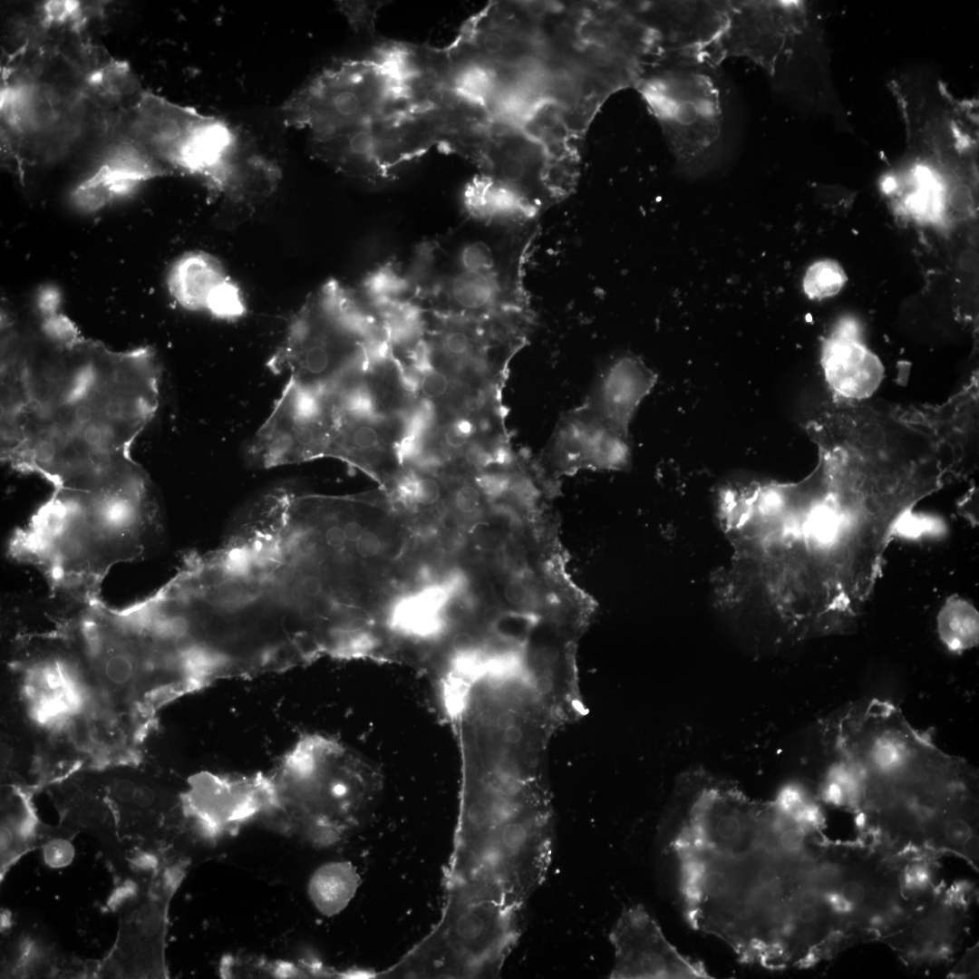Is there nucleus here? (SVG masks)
<instances>
[{"label":"nucleus","mask_w":979,"mask_h":979,"mask_svg":"<svg viewBox=\"0 0 979 979\" xmlns=\"http://www.w3.org/2000/svg\"><path fill=\"white\" fill-rule=\"evenodd\" d=\"M552 681L547 675L539 676L536 681V689L541 694H548L552 690Z\"/></svg>","instance_id":"c9c22d12"},{"label":"nucleus","mask_w":979,"mask_h":979,"mask_svg":"<svg viewBox=\"0 0 979 979\" xmlns=\"http://www.w3.org/2000/svg\"><path fill=\"white\" fill-rule=\"evenodd\" d=\"M538 230L537 219L465 212L419 243L405 266L382 268L393 290L422 311L469 319L530 315L524 275Z\"/></svg>","instance_id":"39448f33"},{"label":"nucleus","mask_w":979,"mask_h":979,"mask_svg":"<svg viewBox=\"0 0 979 979\" xmlns=\"http://www.w3.org/2000/svg\"><path fill=\"white\" fill-rule=\"evenodd\" d=\"M553 830L544 798L524 777L470 780L452 871L480 886L527 891L544 881Z\"/></svg>","instance_id":"423d86ee"},{"label":"nucleus","mask_w":979,"mask_h":979,"mask_svg":"<svg viewBox=\"0 0 979 979\" xmlns=\"http://www.w3.org/2000/svg\"><path fill=\"white\" fill-rule=\"evenodd\" d=\"M483 494L485 491L479 482L464 483L455 492V506L463 514H473L480 508Z\"/></svg>","instance_id":"c85d7f7f"},{"label":"nucleus","mask_w":979,"mask_h":979,"mask_svg":"<svg viewBox=\"0 0 979 979\" xmlns=\"http://www.w3.org/2000/svg\"><path fill=\"white\" fill-rule=\"evenodd\" d=\"M207 312L217 318L234 320L242 317L246 305L239 287L228 278L210 298Z\"/></svg>","instance_id":"393cba45"},{"label":"nucleus","mask_w":979,"mask_h":979,"mask_svg":"<svg viewBox=\"0 0 979 979\" xmlns=\"http://www.w3.org/2000/svg\"><path fill=\"white\" fill-rule=\"evenodd\" d=\"M441 487L434 479L420 478L412 483V496L423 506L436 503L441 498Z\"/></svg>","instance_id":"7c9ffc66"},{"label":"nucleus","mask_w":979,"mask_h":979,"mask_svg":"<svg viewBox=\"0 0 979 979\" xmlns=\"http://www.w3.org/2000/svg\"><path fill=\"white\" fill-rule=\"evenodd\" d=\"M383 5V2H346L341 4L342 10L345 13L353 26L356 30H366L370 34L374 33L376 13Z\"/></svg>","instance_id":"cd10ccee"},{"label":"nucleus","mask_w":979,"mask_h":979,"mask_svg":"<svg viewBox=\"0 0 979 979\" xmlns=\"http://www.w3.org/2000/svg\"><path fill=\"white\" fill-rule=\"evenodd\" d=\"M809 5L796 1H730L727 24L704 52L720 64L742 57L778 78L813 34Z\"/></svg>","instance_id":"f8f14e48"},{"label":"nucleus","mask_w":979,"mask_h":979,"mask_svg":"<svg viewBox=\"0 0 979 979\" xmlns=\"http://www.w3.org/2000/svg\"><path fill=\"white\" fill-rule=\"evenodd\" d=\"M160 529L150 480L137 463L86 483L53 488L15 530L8 554L42 575L50 596L87 602L101 598L111 569L141 557Z\"/></svg>","instance_id":"20e7f679"},{"label":"nucleus","mask_w":979,"mask_h":979,"mask_svg":"<svg viewBox=\"0 0 979 979\" xmlns=\"http://www.w3.org/2000/svg\"><path fill=\"white\" fill-rule=\"evenodd\" d=\"M659 53H703L724 30L730 1H635ZM658 53V54H659Z\"/></svg>","instance_id":"f3484780"},{"label":"nucleus","mask_w":979,"mask_h":979,"mask_svg":"<svg viewBox=\"0 0 979 979\" xmlns=\"http://www.w3.org/2000/svg\"><path fill=\"white\" fill-rule=\"evenodd\" d=\"M609 940L615 948L610 978H711L704 965L680 954L641 905L623 910Z\"/></svg>","instance_id":"2eb2a0df"},{"label":"nucleus","mask_w":979,"mask_h":979,"mask_svg":"<svg viewBox=\"0 0 979 979\" xmlns=\"http://www.w3.org/2000/svg\"><path fill=\"white\" fill-rule=\"evenodd\" d=\"M655 382V373L639 357L624 354L601 371L584 404L628 435L634 414Z\"/></svg>","instance_id":"aec40b11"},{"label":"nucleus","mask_w":979,"mask_h":979,"mask_svg":"<svg viewBox=\"0 0 979 979\" xmlns=\"http://www.w3.org/2000/svg\"><path fill=\"white\" fill-rule=\"evenodd\" d=\"M44 336L46 348L10 342L2 355L4 461L53 488L133 462L131 446L159 406L155 354Z\"/></svg>","instance_id":"7ed1b4c3"},{"label":"nucleus","mask_w":979,"mask_h":979,"mask_svg":"<svg viewBox=\"0 0 979 979\" xmlns=\"http://www.w3.org/2000/svg\"><path fill=\"white\" fill-rule=\"evenodd\" d=\"M372 790L360 759L331 739L307 735L284 757L272 798L307 817L335 822L363 810Z\"/></svg>","instance_id":"9d476101"},{"label":"nucleus","mask_w":979,"mask_h":979,"mask_svg":"<svg viewBox=\"0 0 979 979\" xmlns=\"http://www.w3.org/2000/svg\"><path fill=\"white\" fill-rule=\"evenodd\" d=\"M381 548V541L378 536L373 532H363L359 539L355 542V550L363 557H372L375 556Z\"/></svg>","instance_id":"473e14b6"},{"label":"nucleus","mask_w":979,"mask_h":979,"mask_svg":"<svg viewBox=\"0 0 979 979\" xmlns=\"http://www.w3.org/2000/svg\"><path fill=\"white\" fill-rule=\"evenodd\" d=\"M157 885L142 881L123 890L117 903L123 906L116 941L109 955L93 965L97 977L145 978L161 974L162 903Z\"/></svg>","instance_id":"4468645a"},{"label":"nucleus","mask_w":979,"mask_h":979,"mask_svg":"<svg viewBox=\"0 0 979 979\" xmlns=\"http://www.w3.org/2000/svg\"><path fill=\"white\" fill-rule=\"evenodd\" d=\"M390 350L373 304L361 290L331 279L308 295L267 366L274 373H287L303 388L330 393Z\"/></svg>","instance_id":"0eeeda50"},{"label":"nucleus","mask_w":979,"mask_h":979,"mask_svg":"<svg viewBox=\"0 0 979 979\" xmlns=\"http://www.w3.org/2000/svg\"><path fill=\"white\" fill-rule=\"evenodd\" d=\"M940 640L951 651L960 653L974 647L979 640V616L968 601L949 597L937 615Z\"/></svg>","instance_id":"5701e85b"},{"label":"nucleus","mask_w":979,"mask_h":979,"mask_svg":"<svg viewBox=\"0 0 979 979\" xmlns=\"http://www.w3.org/2000/svg\"><path fill=\"white\" fill-rule=\"evenodd\" d=\"M902 880L907 891L924 892L932 885V869L926 864L913 863L905 869Z\"/></svg>","instance_id":"c756f323"},{"label":"nucleus","mask_w":979,"mask_h":979,"mask_svg":"<svg viewBox=\"0 0 979 979\" xmlns=\"http://www.w3.org/2000/svg\"><path fill=\"white\" fill-rule=\"evenodd\" d=\"M324 874L317 877V898L327 902V906L328 902H333L334 906L346 902L352 896L353 885L347 883L343 876L333 874L331 869Z\"/></svg>","instance_id":"a878e982"},{"label":"nucleus","mask_w":979,"mask_h":979,"mask_svg":"<svg viewBox=\"0 0 979 979\" xmlns=\"http://www.w3.org/2000/svg\"><path fill=\"white\" fill-rule=\"evenodd\" d=\"M822 819L807 792L788 785L772 800L701 782L670 847L684 915L742 962L807 966L828 928Z\"/></svg>","instance_id":"f03ea898"},{"label":"nucleus","mask_w":979,"mask_h":979,"mask_svg":"<svg viewBox=\"0 0 979 979\" xmlns=\"http://www.w3.org/2000/svg\"><path fill=\"white\" fill-rule=\"evenodd\" d=\"M170 171L137 141H123L108 149L96 170L76 186L72 202L82 211H97Z\"/></svg>","instance_id":"a211bd4d"},{"label":"nucleus","mask_w":979,"mask_h":979,"mask_svg":"<svg viewBox=\"0 0 979 979\" xmlns=\"http://www.w3.org/2000/svg\"><path fill=\"white\" fill-rule=\"evenodd\" d=\"M542 460L559 474L582 469L623 470L630 463L631 447L627 434L583 403L559 418Z\"/></svg>","instance_id":"dca6fc26"},{"label":"nucleus","mask_w":979,"mask_h":979,"mask_svg":"<svg viewBox=\"0 0 979 979\" xmlns=\"http://www.w3.org/2000/svg\"><path fill=\"white\" fill-rule=\"evenodd\" d=\"M44 829L40 828L25 796L12 791L5 798L1 817V880L27 852L40 847Z\"/></svg>","instance_id":"4be33fe9"},{"label":"nucleus","mask_w":979,"mask_h":979,"mask_svg":"<svg viewBox=\"0 0 979 979\" xmlns=\"http://www.w3.org/2000/svg\"><path fill=\"white\" fill-rule=\"evenodd\" d=\"M514 720L515 719L510 712H502L498 714L496 718V725L499 729L505 730L506 728L514 724Z\"/></svg>","instance_id":"e433bc0d"},{"label":"nucleus","mask_w":979,"mask_h":979,"mask_svg":"<svg viewBox=\"0 0 979 979\" xmlns=\"http://www.w3.org/2000/svg\"><path fill=\"white\" fill-rule=\"evenodd\" d=\"M503 731H504V733H503L504 734V739L509 743L515 744V743L519 742L522 738V731H521V729L519 726L515 725V724H512L511 726L506 728Z\"/></svg>","instance_id":"f704fd0d"},{"label":"nucleus","mask_w":979,"mask_h":979,"mask_svg":"<svg viewBox=\"0 0 979 979\" xmlns=\"http://www.w3.org/2000/svg\"><path fill=\"white\" fill-rule=\"evenodd\" d=\"M132 131L169 169L199 176L218 191H239L254 169V160L239 161L237 136L224 121L151 92L137 102Z\"/></svg>","instance_id":"1a4fd4ad"},{"label":"nucleus","mask_w":979,"mask_h":979,"mask_svg":"<svg viewBox=\"0 0 979 979\" xmlns=\"http://www.w3.org/2000/svg\"><path fill=\"white\" fill-rule=\"evenodd\" d=\"M393 78L379 57L349 62L323 72L285 105L287 124L307 129L313 139L366 125L391 97Z\"/></svg>","instance_id":"9b49d317"},{"label":"nucleus","mask_w":979,"mask_h":979,"mask_svg":"<svg viewBox=\"0 0 979 979\" xmlns=\"http://www.w3.org/2000/svg\"><path fill=\"white\" fill-rule=\"evenodd\" d=\"M462 44L469 160L541 205L573 192L591 122L635 88L650 53L643 27L612 1L503 2Z\"/></svg>","instance_id":"f257e3e1"},{"label":"nucleus","mask_w":979,"mask_h":979,"mask_svg":"<svg viewBox=\"0 0 979 979\" xmlns=\"http://www.w3.org/2000/svg\"><path fill=\"white\" fill-rule=\"evenodd\" d=\"M344 530L346 538L352 542H356L364 532L362 525L354 519L345 521L344 523Z\"/></svg>","instance_id":"72a5a7b5"},{"label":"nucleus","mask_w":979,"mask_h":979,"mask_svg":"<svg viewBox=\"0 0 979 979\" xmlns=\"http://www.w3.org/2000/svg\"><path fill=\"white\" fill-rule=\"evenodd\" d=\"M69 836H54L45 831L42 842L44 858L50 867L60 868L68 865L73 857V848Z\"/></svg>","instance_id":"bb28decb"},{"label":"nucleus","mask_w":979,"mask_h":979,"mask_svg":"<svg viewBox=\"0 0 979 979\" xmlns=\"http://www.w3.org/2000/svg\"><path fill=\"white\" fill-rule=\"evenodd\" d=\"M504 596L509 604L514 606L529 605L535 599L529 583L528 584L525 580L519 579L511 580L507 584L504 589Z\"/></svg>","instance_id":"2f4dec72"},{"label":"nucleus","mask_w":979,"mask_h":979,"mask_svg":"<svg viewBox=\"0 0 979 979\" xmlns=\"http://www.w3.org/2000/svg\"><path fill=\"white\" fill-rule=\"evenodd\" d=\"M848 277L841 266L831 259L811 264L803 277V290L809 299H823L838 294Z\"/></svg>","instance_id":"b1692460"},{"label":"nucleus","mask_w":979,"mask_h":979,"mask_svg":"<svg viewBox=\"0 0 979 979\" xmlns=\"http://www.w3.org/2000/svg\"><path fill=\"white\" fill-rule=\"evenodd\" d=\"M333 425L329 399L288 379L247 445L246 457L252 465L267 469L325 456Z\"/></svg>","instance_id":"ddd939ff"},{"label":"nucleus","mask_w":979,"mask_h":979,"mask_svg":"<svg viewBox=\"0 0 979 979\" xmlns=\"http://www.w3.org/2000/svg\"><path fill=\"white\" fill-rule=\"evenodd\" d=\"M821 364L830 388L849 399L871 396L884 375L880 360L860 342L858 326L850 320L839 323L824 340Z\"/></svg>","instance_id":"6ab92c4d"},{"label":"nucleus","mask_w":979,"mask_h":979,"mask_svg":"<svg viewBox=\"0 0 979 979\" xmlns=\"http://www.w3.org/2000/svg\"><path fill=\"white\" fill-rule=\"evenodd\" d=\"M228 278L222 264L214 256L204 251H191L172 264L167 286L171 296L183 308L207 311L210 298Z\"/></svg>","instance_id":"412c9836"},{"label":"nucleus","mask_w":979,"mask_h":979,"mask_svg":"<svg viewBox=\"0 0 979 979\" xmlns=\"http://www.w3.org/2000/svg\"><path fill=\"white\" fill-rule=\"evenodd\" d=\"M720 69L705 53H659L635 88L685 178L704 177L726 158L730 106Z\"/></svg>","instance_id":"6e6552de"}]
</instances>
